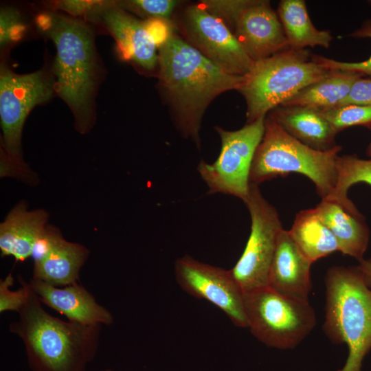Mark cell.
<instances>
[{
  "mask_svg": "<svg viewBox=\"0 0 371 371\" xmlns=\"http://www.w3.org/2000/svg\"><path fill=\"white\" fill-rule=\"evenodd\" d=\"M158 65L159 83L176 126L199 146L207 106L221 93L238 90L243 76L227 73L173 32L159 47Z\"/></svg>",
  "mask_w": 371,
  "mask_h": 371,
  "instance_id": "1",
  "label": "cell"
},
{
  "mask_svg": "<svg viewBox=\"0 0 371 371\" xmlns=\"http://www.w3.org/2000/svg\"><path fill=\"white\" fill-rule=\"evenodd\" d=\"M30 287L9 330L23 344L32 371H86L98 352L101 325L62 320L47 313Z\"/></svg>",
  "mask_w": 371,
  "mask_h": 371,
  "instance_id": "2",
  "label": "cell"
},
{
  "mask_svg": "<svg viewBox=\"0 0 371 371\" xmlns=\"http://www.w3.org/2000/svg\"><path fill=\"white\" fill-rule=\"evenodd\" d=\"M36 23L56 46L55 89L73 111L79 130L85 132L96 83L91 31L82 21L54 13L40 14Z\"/></svg>",
  "mask_w": 371,
  "mask_h": 371,
  "instance_id": "3",
  "label": "cell"
},
{
  "mask_svg": "<svg viewBox=\"0 0 371 371\" xmlns=\"http://www.w3.org/2000/svg\"><path fill=\"white\" fill-rule=\"evenodd\" d=\"M322 329L334 344H346L348 355L339 371H361L371 349V289L358 266H335L326 273Z\"/></svg>",
  "mask_w": 371,
  "mask_h": 371,
  "instance_id": "4",
  "label": "cell"
},
{
  "mask_svg": "<svg viewBox=\"0 0 371 371\" xmlns=\"http://www.w3.org/2000/svg\"><path fill=\"white\" fill-rule=\"evenodd\" d=\"M331 72L316 62L306 49L288 47L254 62L238 89L247 103V123L265 117Z\"/></svg>",
  "mask_w": 371,
  "mask_h": 371,
  "instance_id": "5",
  "label": "cell"
},
{
  "mask_svg": "<svg viewBox=\"0 0 371 371\" xmlns=\"http://www.w3.org/2000/svg\"><path fill=\"white\" fill-rule=\"evenodd\" d=\"M338 145L329 151L311 148L286 132L270 116L265 118V131L255 153L250 171L251 183H260L291 172L303 175L313 182L322 199L332 196L337 171Z\"/></svg>",
  "mask_w": 371,
  "mask_h": 371,
  "instance_id": "6",
  "label": "cell"
},
{
  "mask_svg": "<svg viewBox=\"0 0 371 371\" xmlns=\"http://www.w3.org/2000/svg\"><path fill=\"white\" fill-rule=\"evenodd\" d=\"M244 303L247 328L268 347L293 349L316 324L309 302L286 297L268 286L245 292Z\"/></svg>",
  "mask_w": 371,
  "mask_h": 371,
  "instance_id": "7",
  "label": "cell"
},
{
  "mask_svg": "<svg viewBox=\"0 0 371 371\" xmlns=\"http://www.w3.org/2000/svg\"><path fill=\"white\" fill-rule=\"evenodd\" d=\"M265 120V117H260L236 131L215 127L221 141L219 155L212 164L201 160L196 168L208 194H224L246 201L251 167L263 137Z\"/></svg>",
  "mask_w": 371,
  "mask_h": 371,
  "instance_id": "8",
  "label": "cell"
},
{
  "mask_svg": "<svg viewBox=\"0 0 371 371\" xmlns=\"http://www.w3.org/2000/svg\"><path fill=\"white\" fill-rule=\"evenodd\" d=\"M251 217V232L245 249L234 267L233 276L247 292L268 285L279 234L283 229L276 209L251 183L245 202Z\"/></svg>",
  "mask_w": 371,
  "mask_h": 371,
  "instance_id": "9",
  "label": "cell"
},
{
  "mask_svg": "<svg viewBox=\"0 0 371 371\" xmlns=\"http://www.w3.org/2000/svg\"><path fill=\"white\" fill-rule=\"evenodd\" d=\"M55 83L42 70L17 74L3 66L0 73V118L3 143L8 159L24 167L21 153V133L25 119L36 105L48 101Z\"/></svg>",
  "mask_w": 371,
  "mask_h": 371,
  "instance_id": "10",
  "label": "cell"
},
{
  "mask_svg": "<svg viewBox=\"0 0 371 371\" xmlns=\"http://www.w3.org/2000/svg\"><path fill=\"white\" fill-rule=\"evenodd\" d=\"M175 280L181 289L220 308L236 326L247 328L245 292L230 270L185 255L175 262Z\"/></svg>",
  "mask_w": 371,
  "mask_h": 371,
  "instance_id": "11",
  "label": "cell"
},
{
  "mask_svg": "<svg viewBox=\"0 0 371 371\" xmlns=\"http://www.w3.org/2000/svg\"><path fill=\"white\" fill-rule=\"evenodd\" d=\"M181 27L186 41L228 74L244 76L254 64L232 31L202 5L188 6Z\"/></svg>",
  "mask_w": 371,
  "mask_h": 371,
  "instance_id": "12",
  "label": "cell"
},
{
  "mask_svg": "<svg viewBox=\"0 0 371 371\" xmlns=\"http://www.w3.org/2000/svg\"><path fill=\"white\" fill-rule=\"evenodd\" d=\"M92 16H97L113 35L122 56L146 70L158 64L159 47L172 32L168 22L139 20L115 1H106Z\"/></svg>",
  "mask_w": 371,
  "mask_h": 371,
  "instance_id": "13",
  "label": "cell"
},
{
  "mask_svg": "<svg viewBox=\"0 0 371 371\" xmlns=\"http://www.w3.org/2000/svg\"><path fill=\"white\" fill-rule=\"evenodd\" d=\"M89 254L86 247L67 241L58 229L47 225L33 250L32 278L59 287L74 284Z\"/></svg>",
  "mask_w": 371,
  "mask_h": 371,
  "instance_id": "14",
  "label": "cell"
},
{
  "mask_svg": "<svg viewBox=\"0 0 371 371\" xmlns=\"http://www.w3.org/2000/svg\"><path fill=\"white\" fill-rule=\"evenodd\" d=\"M232 31L254 62L289 47L278 14L268 1L250 0Z\"/></svg>",
  "mask_w": 371,
  "mask_h": 371,
  "instance_id": "15",
  "label": "cell"
},
{
  "mask_svg": "<svg viewBox=\"0 0 371 371\" xmlns=\"http://www.w3.org/2000/svg\"><path fill=\"white\" fill-rule=\"evenodd\" d=\"M28 282L43 304L63 315L68 321L87 326L113 323L111 313L78 282L63 288L33 278Z\"/></svg>",
  "mask_w": 371,
  "mask_h": 371,
  "instance_id": "16",
  "label": "cell"
},
{
  "mask_svg": "<svg viewBox=\"0 0 371 371\" xmlns=\"http://www.w3.org/2000/svg\"><path fill=\"white\" fill-rule=\"evenodd\" d=\"M312 264L294 242L289 230L283 229L278 238L267 286L286 297L308 302L312 288Z\"/></svg>",
  "mask_w": 371,
  "mask_h": 371,
  "instance_id": "17",
  "label": "cell"
},
{
  "mask_svg": "<svg viewBox=\"0 0 371 371\" xmlns=\"http://www.w3.org/2000/svg\"><path fill=\"white\" fill-rule=\"evenodd\" d=\"M314 208L335 236L339 251L358 261L363 260L369 243L370 231L356 206L325 198Z\"/></svg>",
  "mask_w": 371,
  "mask_h": 371,
  "instance_id": "18",
  "label": "cell"
},
{
  "mask_svg": "<svg viewBox=\"0 0 371 371\" xmlns=\"http://www.w3.org/2000/svg\"><path fill=\"white\" fill-rule=\"evenodd\" d=\"M48 219L43 210L28 211L25 202L16 205L0 225L1 256L23 262L32 256L34 246L44 232Z\"/></svg>",
  "mask_w": 371,
  "mask_h": 371,
  "instance_id": "19",
  "label": "cell"
},
{
  "mask_svg": "<svg viewBox=\"0 0 371 371\" xmlns=\"http://www.w3.org/2000/svg\"><path fill=\"white\" fill-rule=\"evenodd\" d=\"M286 132L307 146L320 151H329L338 145L337 133L322 113L313 109L280 106L269 115Z\"/></svg>",
  "mask_w": 371,
  "mask_h": 371,
  "instance_id": "20",
  "label": "cell"
},
{
  "mask_svg": "<svg viewBox=\"0 0 371 371\" xmlns=\"http://www.w3.org/2000/svg\"><path fill=\"white\" fill-rule=\"evenodd\" d=\"M277 13L289 47L303 49L307 47H330L333 39L330 32L317 30L313 25L304 1L282 0Z\"/></svg>",
  "mask_w": 371,
  "mask_h": 371,
  "instance_id": "21",
  "label": "cell"
},
{
  "mask_svg": "<svg viewBox=\"0 0 371 371\" xmlns=\"http://www.w3.org/2000/svg\"><path fill=\"white\" fill-rule=\"evenodd\" d=\"M363 76L348 71H332L324 78L303 89L281 106H295L324 111L337 106Z\"/></svg>",
  "mask_w": 371,
  "mask_h": 371,
  "instance_id": "22",
  "label": "cell"
},
{
  "mask_svg": "<svg viewBox=\"0 0 371 371\" xmlns=\"http://www.w3.org/2000/svg\"><path fill=\"white\" fill-rule=\"evenodd\" d=\"M289 232L301 251L313 263L339 251L335 236L319 218L315 208L299 212Z\"/></svg>",
  "mask_w": 371,
  "mask_h": 371,
  "instance_id": "23",
  "label": "cell"
},
{
  "mask_svg": "<svg viewBox=\"0 0 371 371\" xmlns=\"http://www.w3.org/2000/svg\"><path fill=\"white\" fill-rule=\"evenodd\" d=\"M336 166L337 184L333 194L328 199L337 200L347 205H353L348 197V191L351 186L359 182L371 186V159H363L356 155L338 156Z\"/></svg>",
  "mask_w": 371,
  "mask_h": 371,
  "instance_id": "24",
  "label": "cell"
},
{
  "mask_svg": "<svg viewBox=\"0 0 371 371\" xmlns=\"http://www.w3.org/2000/svg\"><path fill=\"white\" fill-rule=\"evenodd\" d=\"M319 111L337 134L350 126L371 127V106L348 104Z\"/></svg>",
  "mask_w": 371,
  "mask_h": 371,
  "instance_id": "25",
  "label": "cell"
},
{
  "mask_svg": "<svg viewBox=\"0 0 371 371\" xmlns=\"http://www.w3.org/2000/svg\"><path fill=\"white\" fill-rule=\"evenodd\" d=\"M181 1L175 0H130L116 2L126 11L138 14L147 19L168 22Z\"/></svg>",
  "mask_w": 371,
  "mask_h": 371,
  "instance_id": "26",
  "label": "cell"
},
{
  "mask_svg": "<svg viewBox=\"0 0 371 371\" xmlns=\"http://www.w3.org/2000/svg\"><path fill=\"white\" fill-rule=\"evenodd\" d=\"M349 36L356 38H371V19L365 21L359 28L351 33ZM313 59L330 71H348L361 76H371V56L366 60L348 63L313 55Z\"/></svg>",
  "mask_w": 371,
  "mask_h": 371,
  "instance_id": "27",
  "label": "cell"
},
{
  "mask_svg": "<svg viewBox=\"0 0 371 371\" xmlns=\"http://www.w3.org/2000/svg\"><path fill=\"white\" fill-rule=\"evenodd\" d=\"M18 281L21 286L16 291H12L14 278L9 273L4 279L0 280V313L5 311H16L19 313L27 301L30 286L21 276Z\"/></svg>",
  "mask_w": 371,
  "mask_h": 371,
  "instance_id": "28",
  "label": "cell"
},
{
  "mask_svg": "<svg viewBox=\"0 0 371 371\" xmlns=\"http://www.w3.org/2000/svg\"><path fill=\"white\" fill-rule=\"evenodd\" d=\"M25 26L14 8L4 7L0 13V45L4 47L18 41L23 36Z\"/></svg>",
  "mask_w": 371,
  "mask_h": 371,
  "instance_id": "29",
  "label": "cell"
},
{
  "mask_svg": "<svg viewBox=\"0 0 371 371\" xmlns=\"http://www.w3.org/2000/svg\"><path fill=\"white\" fill-rule=\"evenodd\" d=\"M250 0H206L202 5L210 14L223 21L232 30L236 21Z\"/></svg>",
  "mask_w": 371,
  "mask_h": 371,
  "instance_id": "30",
  "label": "cell"
},
{
  "mask_svg": "<svg viewBox=\"0 0 371 371\" xmlns=\"http://www.w3.org/2000/svg\"><path fill=\"white\" fill-rule=\"evenodd\" d=\"M348 104L371 106V79L358 78L348 96L337 106Z\"/></svg>",
  "mask_w": 371,
  "mask_h": 371,
  "instance_id": "31",
  "label": "cell"
},
{
  "mask_svg": "<svg viewBox=\"0 0 371 371\" xmlns=\"http://www.w3.org/2000/svg\"><path fill=\"white\" fill-rule=\"evenodd\" d=\"M106 2V1L67 0L57 1L54 5L56 8L63 10L73 15H92L100 10Z\"/></svg>",
  "mask_w": 371,
  "mask_h": 371,
  "instance_id": "32",
  "label": "cell"
},
{
  "mask_svg": "<svg viewBox=\"0 0 371 371\" xmlns=\"http://www.w3.org/2000/svg\"><path fill=\"white\" fill-rule=\"evenodd\" d=\"M359 262L358 267L362 273L364 282L367 286L371 289V258L363 259Z\"/></svg>",
  "mask_w": 371,
  "mask_h": 371,
  "instance_id": "33",
  "label": "cell"
},
{
  "mask_svg": "<svg viewBox=\"0 0 371 371\" xmlns=\"http://www.w3.org/2000/svg\"><path fill=\"white\" fill-rule=\"evenodd\" d=\"M369 129L371 130V127ZM366 154L368 157H371V141L367 148Z\"/></svg>",
  "mask_w": 371,
  "mask_h": 371,
  "instance_id": "34",
  "label": "cell"
},
{
  "mask_svg": "<svg viewBox=\"0 0 371 371\" xmlns=\"http://www.w3.org/2000/svg\"><path fill=\"white\" fill-rule=\"evenodd\" d=\"M100 371H113L111 369H104V370H100Z\"/></svg>",
  "mask_w": 371,
  "mask_h": 371,
  "instance_id": "35",
  "label": "cell"
},
{
  "mask_svg": "<svg viewBox=\"0 0 371 371\" xmlns=\"http://www.w3.org/2000/svg\"><path fill=\"white\" fill-rule=\"evenodd\" d=\"M368 3L369 4H371V0H370V1H368Z\"/></svg>",
  "mask_w": 371,
  "mask_h": 371,
  "instance_id": "36",
  "label": "cell"
}]
</instances>
